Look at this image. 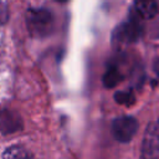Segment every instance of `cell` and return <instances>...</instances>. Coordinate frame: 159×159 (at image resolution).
<instances>
[{
    "instance_id": "obj_4",
    "label": "cell",
    "mask_w": 159,
    "mask_h": 159,
    "mask_svg": "<svg viewBox=\"0 0 159 159\" xmlns=\"http://www.w3.org/2000/svg\"><path fill=\"white\" fill-rule=\"evenodd\" d=\"M139 16L132 17L120 26L114 32V39L118 42H124V43H130L134 42L139 39L142 35V25L139 22Z\"/></svg>"
},
{
    "instance_id": "obj_2",
    "label": "cell",
    "mask_w": 159,
    "mask_h": 159,
    "mask_svg": "<svg viewBox=\"0 0 159 159\" xmlns=\"http://www.w3.org/2000/svg\"><path fill=\"white\" fill-rule=\"evenodd\" d=\"M138 129V122L134 117L122 116L113 120L112 123V133L113 137L122 143L129 142Z\"/></svg>"
},
{
    "instance_id": "obj_7",
    "label": "cell",
    "mask_w": 159,
    "mask_h": 159,
    "mask_svg": "<svg viewBox=\"0 0 159 159\" xmlns=\"http://www.w3.org/2000/svg\"><path fill=\"white\" fill-rule=\"evenodd\" d=\"M2 159H36V158L26 148L21 145H12L4 152Z\"/></svg>"
},
{
    "instance_id": "obj_8",
    "label": "cell",
    "mask_w": 159,
    "mask_h": 159,
    "mask_svg": "<svg viewBox=\"0 0 159 159\" xmlns=\"http://www.w3.org/2000/svg\"><path fill=\"white\" fill-rule=\"evenodd\" d=\"M120 80H122V76L119 73V70L116 66H109L103 76V83L108 88L117 86L120 82Z\"/></svg>"
},
{
    "instance_id": "obj_11",
    "label": "cell",
    "mask_w": 159,
    "mask_h": 159,
    "mask_svg": "<svg viewBox=\"0 0 159 159\" xmlns=\"http://www.w3.org/2000/svg\"><path fill=\"white\" fill-rule=\"evenodd\" d=\"M153 70H154V73L157 75V77L159 78V57L154 61V65H153Z\"/></svg>"
},
{
    "instance_id": "obj_3",
    "label": "cell",
    "mask_w": 159,
    "mask_h": 159,
    "mask_svg": "<svg viewBox=\"0 0 159 159\" xmlns=\"http://www.w3.org/2000/svg\"><path fill=\"white\" fill-rule=\"evenodd\" d=\"M159 158V119L153 122L144 135L142 159H158Z\"/></svg>"
},
{
    "instance_id": "obj_10",
    "label": "cell",
    "mask_w": 159,
    "mask_h": 159,
    "mask_svg": "<svg viewBox=\"0 0 159 159\" xmlns=\"http://www.w3.org/2000/svg\"><path fill=\"white\" fill-rule=\"evenodd\" d=\"M9 19V9H7V5L0 0V25L5 24Z\"/></svg>"
},
{
    "instance_id": "obj_6",
    "label": "cell",
    "mask_w": 159,
    "mask_h": 159,
    "mask_svg": "<svg viewBox=\"0 0 159 159\" xmlns=\"http://www.w3.org/2000/svg\"><path fill=\"white\" fill-rule=\"evenodd\" d=\"M134 10L137 16L149 20L158 14V5L155 0H134Z\"/></svg>"
},
{
    "instance_id": "obj_1",
    "label": "cell",
    "mask_w": 159,
    "mask_h": 159,
    "mask_svg": "<svg viewBox=\"0 0 159 159\" xmlns=\"http://www.w3.org/2000/svg\"><path fill=\"white\" fill-rule=\"evenodd\" d=\"M26 26L31 36L45 37L53 30V16L46 9H29L26 12Z\"/></svg>"
},
{
    "instance_id": "obj_5",
    "label": "cell",
    "mask_w": 159,
    "mask_h": 159,
    "mask_svg": "<svg viewBox=\"0 0 159 159\" xmlns=\"http://www.w3.org/2000/svg\"><path fill=\"white\" fill-rule=\"evenodd\" d=\"M21 127H22L21 117L16 112L7 108L0 109V133L4 134L14 133L21 129Z\"/></svg>"
},
{
    "instance_id": "obj_9",
    "label": "cell",
    "mask_w": 159,
    "mask_h": 159,
    "mask_svg": "<svg viewBox=\"0 0 159 159\" xmlns=\"http://www.w3.org/2000/svg\"><path fill=\"white\" fill-rule=\"evenodd\" d=\"M114 99L119 103V104H124V106H130L134 103V94L130 91H119L114 94Z\"/></svg>"
},
{
    "instance_id": "obj_12",
    "label": "cell",
    "mask_w": 159,
    "mask_h": 159,
    "mask_svg": "<svg viewBox=\"0 0 159 159\" xmlns=\"http://www.w3.org/2000/svg\"><path fill=\"white\" fill-rule=\"evenodd\" d=\"M56 1H58V2H66L67 0H56Z\"/></svg>"
}]
</instances>
